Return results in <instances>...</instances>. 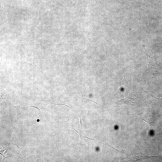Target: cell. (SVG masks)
<instances>
[{"instance_id":"obj_1","label":"cell","mask_w":162,"mask_h":162,"mask_svg":"<svg viewBox=\"0 0 162 162\" xmlns=\"http://www.w3.org/2000/svg\"><path fill=\"white\" fill-rule=\"evenodd\" d=\"M139 103L138 98L136 95L131 93L125 98L117 101L116 104L118 105L126 104L128 106H136Z\"/></svg>"},{"instance_id":"obj_2","label":"cell","mask_w":162,"mask_h":162,"mask_svg":"<svg viewBox=\"0 0 162 162\" xmlns=\"http://www.w3.org/2000/svg\"><path fill=\"white\" fill-rule=\"evenodd\" d=\"M77 120L76 119V120H74L71 125L72 127L71 129L76 131L79 134L80 138V142L84 138H87L92 140L90 138L87 137L83 132L82 131L81 128H80V126L79 124V121Z\"/></svg>"},{"instance_id":"obj_3","label":"cell","mask_w":162,"mask_h":162,"mask_svg":"<svg viewBox=\"0 0 162 162\" xmlns=\"http://www.w3.org/2000/svg\"><path fill=\"white\" fill-rule=\"evenodd\" d=\"M146 53L147 58V67L146 70L149 71L150 70L153 68L155 66L154 62V59L153 58L149 56L146 50L145 49Z\"/></svg>"}]
</instances>
